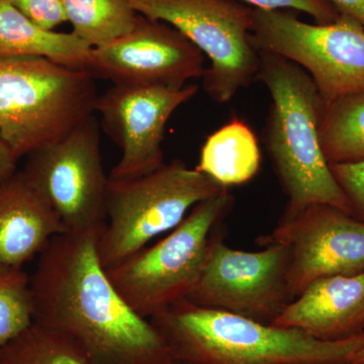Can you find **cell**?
Instances as JSON below:
<instances>
[{
	"instance_id": "1",
	"label": "cell",
	"mask_w": 364,
	"mask_h": 364,
	"mask_svg": "<svg viewBox=\"0 0 364 364\" xmlns=\"http://www.w3.org/2000/svg\"><path fill=\"white\" fill-rule=\"evenodd\" d=\"M102 231L65 233L39 255L31 279L33 324L58 332L97 364H170L168 345L112 284L98 256Z\"/></svg>"
},
{
	"instance_id": "2",
	"label": "cell",
	"mask_w": 364,
	"mask_h": 364,
	"mask_svg": "<svg viewBox=\"0 0 364 364\" xmlns=\"http://www.w3.org/2000/svg\"><path fill=\"white\" fill-rule=\"evenodd\" d=\"M181 364H350L364 333L321 339L182 299L149 318Z\"/></svg>"
},
{
	"instance_id": "3",
	"label": "cell",
	"mask_w": 364,
	"mask_h": 364,
	"mask_svg": "<svg viewBox=\"0 0 364 364\" xmlns=\"http://www.w3.org/2000/svg\"><path fill=\"white\" fill-rule=\"evenodd\" d=\"M258 54L257 78L272 97L265 146L289 198L282 219L313 205H331L352 215L321 145L325 104L312 78L294 62L270 53Z\"/></svg>"
},
{
	"instance_id": "4",
	"label": "cell",
	"mask_w": 364,
	"mask_h": 364,
	"mask_svg": "<svg viewBox=\"0 0 364 364\" xmlns=\"http://www.w3.org/2000/svg\"><path fill=\"white\" fill-rule=\"evenodd\" d=\"M98 97L87 71L0 56V136L18 160L68 135L95 114Z\"/></svg>"
},
{
	"instance_id": "5",
	"label": "cell",
	"mask_w": 364,
	"mask_h": 364,
	"mask_svg": "<svg viewBox=\"0 0 364 364\" xmlns=\"http://www.w3.org/2000/svg\"><path fill=\"white\" fill-rule=\"evenodd\" d=\"M228 191L198 169L174 160L135 178L107 182L105 223L97 243L105 269L178 226L198 203Z\"/></svg>"
},
{
	"instance_id": "6",
	"label": "cell",
	"mask_w": 364,
	"mask_h": 364,
	"mask_svg": "<svg viewBox=\"0 0 364 364\" xmlns=\"http://www.w3.org/2000/svg\"><path fill=\"white\" fill-rule=\"evenodd\" d=\"M231 203L229 191L198 203L161 241L105 269L141 317L149 320L188 298L202 277L210 234Z\"/></svg>"
},
{
	"instance_id": "7",
	"label": "cell",
	"mask_w": 364,
	"mask_h": 364,
	"mask_svg": "<svg viewBox=\"0 0 364 364\" xmlns=\"http://www.w3.org/2000/svg\"><path fill=\"white\" fill-rule=\"evenodd\" d=\"M136 13L173 26L210 60L203 90L230 102L257 78L259 54L250 42L253 7L237 0H129Z\"/></svg>"
},
{
	"instance_id": "8",
	"label": "cell",
	"mask_w": 364,
	"mask_h": 364,
	"mask_svg": "<svg viewBox=\"0 0 364 364\" xmlns=\"http://www.w3.org/2000/svg\"><path fill=\"white\" fill-rule=\"evenodd\" d=\"M250 42L303 68L325 105L364 91V28L350 16L309 23L289 11L253 9Z\"/></svg>"
},
{
	"instance_id": "9",
	"label": "cell",
	"mask_w": 364,
	"mask_h": 364,
	"mask_svg": "<svg viewBox=\"0 0 364 364\" xmlns=\"http://www.w3.org/2000/svg\"><path fill=\"white\" fill-rule=\"evenodd\" d=\"M95 114L57 142L33 150L21 173L58 215L67 233L102 231L109 176Z\"/></svg>"
},
{
	"instance_id": "10",
	"label": "cell",
	"mask_w": 364,
	"mask_h": 364,
	"mask_svg": "<svg viewBox=\"0 0 364 364\" xmlns=\"http://www.w3.org/2000/svg\"><path fill=\"white\" fill-rule=\"evenodd\" d=\"M257 252L235 250L213 238L202 277L188 299L195 305L272 324L291 301L289 246L268 241Z\"/></svg>"
},
{
	"instance_id": "11",
	"label": "cell",
	"mask_w": 364,
	"mask_h": 364,
	"mask_svg": "<svg viewBox=\"0 0 364 364\" xmlns=\"http://www.w3.org/2000/svg\"><path fill=\"white\" fill-rule=\"evenodd\" d=\"M205 57L173 26L139 14L133 28L114 42L92 48L85 71L116 85L181 90L203 78Z\"/></svg>"
},
{
	"instance_id": "12",
	"label": "cell",
	"mask_w": 364,
	"mask_h": 364,
	"mask_svg": "<svg viewBox=\"0 0 364 364\" xmlns=\"http://www.w3.org/2000/svg\"><path fill=\"white\" fill-rule=\"evenodd\" d=\"M196 85L181 90L114 85L100 95L95 112L100 126L122 150L109 178L124 181L145 176L164 164L165 127L181 105L195 97Z\"/></svg>"
},
{
	"instance_id": "13",
	"label": "cell",
	"mask_w": 364,
	"mask_h": 364,
	"mask_svg": "<svg viewBox=\"0 0 364 364\" xmlns=\"http://www.w3.org/2000/svg\"><path fill=\"white\" fill-rule=\"evenodd\" d=\"M267 240L289 246L291 301L322 277L364 272V222L338 208L310 205L282 219Z\"/></svg>"
},
{
	"instance_id": "14",
	"label": "cell",
	"mask_w": 364,
	"mask_h": 364,
	"mask_svg": "<svg viewBox=\"0 0 364 364\" xmlns=\"http://www.w3.org/2000/svg\"><path fill=\"white\" fill-rule=\"evenodd\" d=\"M272 325L294 328L321 339H339L364 329V272L311 282Z\"/></svg>"
},
{
	"instance_id": "15",
	"label": "cell",
	"mask_w": 364,
	"mask_h": 364,
	"mask_svg": "<svg viewBox=\"0 0 364 364\" xmlns=\"http://www.w3.org/2000/svg\"><path fill=\"white\" fill-rule=\"evenodd\" d=\"M67 233L58 215L16 171L0 182V261L23 268L39 256L53 238Z\"/></svg>"
},
{
	"instance_id": "16",
	"label": "cell",
	"mask_w": 364,
	"mask_h": 364,
	"mask_svg": "<svg viewBox=\"0 0 364 364\" xmlns=\"http://www.w3.org/2000/svg\"><path fill=\"white\" fill-rule=\"evenodd\" d=\"M92 47L73 33L47 30L0 0V56L40 57L85 70Z\"/></svg>"
},
{
	"instance_id": "17",
	"label": "cell",
	"mask_w": 364,
	"mask_h": 364,
	"mask_svg": "<svg viewBox=\"0 0 364 364\" xmlns=\"http://www.w3.org/2000/svg\"><path fill=\"white\" fill-rule=\"evenodd\" d=\"M260 164V148L252 129L234 119L208 136L196 169L228 188L250 181Z\"/></svg>"
},
{
	"instance_id": "18",
	"label": "cell",
	"mask_w": 364,
	"mask_h": 364,
	"mask_svg": "<svg viewBox=\"0 0 364 364\" xmlns=\"http://www.w3.org/2000/svg\"><path fill=\"white\" fill-rule=\"evenodd\" d=\"M320 139L329 164L364 160V91L325 105Z\"/></svg>"
},
{
	"instance_id": "19",
	"label": "cell",
	"mask_w": 364,
	"mask_h": 364,
	"mask_svg": "<svg viewBox=\"0 0 364 364\" xmlns=\"http://www.w3.org/2000/svg\"><path fill=\"white\" fill-rule=\"evenodd\" d=\"M61 4L72 33L92 48L130 32L139 14L129 0H61Z\"/></svg>"
},
{
	"instance_id": "20",
	"label": "cell",
	"mask_w": 364,
	"mask_h": 364,
	"mask_svg": "<svg viewBox=\"0 0 364 364\" xmlns=\"http://www.w3.org/2000/svg\"><path fill=\"white\" fill-rule=\"evenodd\" d=\"M0 364H97L64 335L33 324L0 349Z\"/></svg>"
},
{
	"instance_id": "21",
	"label": "cell",
	"mask_w": 364,
	"mask_h": 364,
	"mask_svg": "<svg viewBox=\"0 0 364 364\" xmlns=\"http://www.w3.org/2000/svg\"><path fill=\"white\" fill-rule=\"evenodd\" d=\"M33 324L31 279L23 268L0 261V349Z\"/></svg>"
},
{
	"instance_id": "22",
	"label": "cell",
	"mask_w": 364,
	"mask_h": 364,
	"mask_svg": "<svg viewBox=\"0 0 364 364\" xmlns=\"http://www.w3.org/2000/svg\"><path fill=\"white\" fill-rule=\"evenodd\" d=\"M330 168L350 203L352 215L364 222V160L330 164Z\"/></svg>"
},
{
	"instance_id": "23",
	"label": "cell",
	"mask_w": 364,
	"mask_h": 364,
	"mask_svg": "<svg viewBox=\"0 0 364 364\" xmlns=\"http://www.w3.org/2000/svg\"><path fill=\"white\" fill-rule=\"evenodd\" d=\"M264 11H284L293 9L312 16L316 23H330L338 18L340 14L327 0H237Z\"/></svg>"
},
{
	"instance_id": "24",
	"label": "cell",
	"mask_w": 364,
	"mask_h": 364,
	"mask_svg": "<svg viewBox=\"0 0 364 364\" xmlns=\"http://www.w3.org/2000/svg\"><path fill=\"white\" fill-rule=\"evenodd\" d=\"M26 18L47 30L67 23L61 0H7Z\"/></svg>"
},
{
	"instance_id": "25",
	"label": "cell",
	"mask_w": 364,
	"mask_h": 364,
	"mask_svg": "<svg viewBox=\"0 0 364 364\" xmlns=\"http://www.w3.org/2000/svg\"><path fill=\"white\" fill-rule=\"evenodd\" d=\"M339 14L350 16L364 28V0H327Z\"/></svg>"
},
{
	"instance_id": "26",
	"label": "cell",
	"mask_w": 364,
	"mask_h": 364,
	"mask_svg": "<svg viewBox=\"0 0 364 364\" xmlns=\"http://www.w3.org/2000/svg\"><path fill=\"white\" fill-rule=\"evenodd\" d=\"M18 161L13 151L0 136V182L6 181L18 171Z\"/></svg>"
},
{
	"instance_id": "27",
	"label": "cell",
	"mask_w": 364,
	"mask_h": 364,
	"mask_svg": "<svg viewBox=\"0 0 364 364\" xmlns=\"http://www.w3.org/2000/svg\"><path fill=\"white\" fill-rule=\"evenodd\" d=\"M350 364H364V346L354 354Z\"/></svg>"
},
{
	"instance_id": "28",
	"label": "cell",
	"mask_w": 364,
	"mask_h": 364,
	"mask_svg": "<svg viewBox=\"0 0 364 364\" xmlns=\"http://www.w3.org/2000/svg\"><path fill=\"white\" fill-rule=\"evenodd\" d=\"M170 364H181V363H177V361L173 360V361H172V363H170Z\"/></svg>"
}]
</instances>
